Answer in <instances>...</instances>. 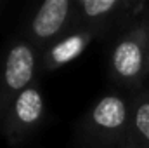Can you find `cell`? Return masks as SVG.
I'll return each mask as SVG.
<instances>
[{
  "label": "cell",
  "instance_id": "obj_1",
  "mask_svg": "<svg viewBox=\"0 0 149 148\" xmlns=\"http://www.w3.org/2000/svg\"><path fill=\"white\" fill-rule=\"evenodd\" d=\"M148 33L149 11L127 25L109 52V77L121 89L134 94L148 78Z\"/></svg>",
  "mask_w": 149,
  "mask_h": 148
},
{
  "label": "cell",
  "instance_id": "obj_2",
  "mask_svg": "<svg viewBox=\"0 0 149 148\" xmlns=\"http://www.w3.org/2000/svg\"><path fill=\"white\" fill-rule=\"evenodd\" d=\"M128 127L130 101L118 92L99 98L80 120L81 136L97 148H125Z\"/></svg>",
  "mask_w": 149,
  "mask_h": 148
},
{
  "label": "cell",
  "instance_id": "obj_3",
  "mask_svg": "<svg viewBox=\"0 0 149 148\" xmlns=\"http://www.w3.org/2000/svg\"><path fill=\"white\" fill-rule=\"evenodd\" d=\"M40 51L28 38H12L0 58V127L14 99L35 84Z\"/></svg>",
  "mask_w": 149,
  "mask_h": 148
},
{
  "label": "cell",
  "instance_id": "obj_4",
  "mask_svg": "<svg viewBox=\"0 0 149 148\" xmlns=\"http://www.w3.org/2000/svg\"><path fill=\"white\" fill-rule=\"evenodd\" d=\"M78 28L76 2L45 0L37 7L28 21V40L38 51H45L59 38Z\"/></svg>",
  "mask_w": 149,
  "mask_h": 148
},
{
  "label": "cell",
  "instance_id": "obj_5",
  "mask_svg": "<svg viewBox=\"0 0 149 148\" xmlns=\"http://www.w3.org/2000/svg\"><path fill=\"white\" fill-rule=\"evenodd\" d=\"M45 117L47 106L43 94L37 84H33L14 99L2 122L0 132L10 145H19L37 132Z\"/></svg>",
  "mask_w": 149,
  "mask_h": 148
},
{
  "label": "cell",
  "instance_id": "obj_6",
  "mask_svg": "<svg viewBox=\"0 0 149 148\" xmlns=\"http://www.w3.org/2000/svg\"><path fill=\"white\" fill-rule=\"evenodd\" d=\"M137 5V2L127 0H80L76 2L78 26L94 28L102 37L108 30H111V26L118 25L120 21H127L130 25V16L141 18L144 12H148V9L142 12H134Z\"/></svg>",
  "mask_w": 149,
  "mask_h": 148
},
{
  "label": "cell",
  "instance_id": "obj_7",
  "mask_svg": "<svg viewBox=\"0 0 149 148\" xmlns=\"http://www.w3.org/2000/svg\"><path fill=\"white\" fill-rule=\"evenodd\" d=\"M99 37V32H95L94 28L78 26L71 33L64 35L56 44L40 52V70L54 72L64 65H70L71 61L78 59Z\"/></svg>",
  "mask_w": 149,
  "mask_h": 148
},
{
  "label": "cell",
  "instance_id": "obj_8",
  "mask_svg": "<svg viewBox=\"0 0 149 148\" xmlns=\"http://www.w3.org/2000/svg\"><path fill=\"white\" fill-rule=\"evenodd\" d=\"M125 148H149V89H141L130 99V127Z\"/></svg>",
  "mask_w": 149,
  "mask_h": 148
},
{
  "label": "cell",
  "instance_id": "obj_9",
  "mask_svg": "<svg viewBox=\"0 0 149 148\" xmlns=\"http://www.w3.org/2000/svg\"><path fill=\"white\" fill-rule=\"evenodd\" d=\"M148 77H149V33H148Z\"/></svg>",
  "mask_w": 149,
  "mask_h": 148
},
{
  "label": "cell",
  "instance_id": "obj_10",
  "mask_svg": "<svg viewBox=\"0 0 149 148\" xmlns=\"http://www.w3.org/2000/svg\"><path fill=\"white\" fill-rule=\"evenodd\" d=\"M114 148H121V147H114Z\"/></svg>",
  "mask_w": 149,
  "mask_h": 148
},
{
  "label": "cell",
  "instance_id": "obj_11",
  "mask_svg": "<svg viewBox=\"0 0 149 148\" xmlns=\"http://www.w3.org/2000/svg\"><path fill=\"white\" fill-rule=\"evenodd\" d=\"M0 7H2V2H0Z\"/></svg>",
  "mask_w": 149,
  "mask_h": 148
}]
</instances>
